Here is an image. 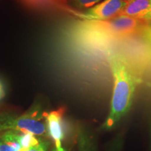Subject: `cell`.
<instances>
[{
	"instance_id": "cell-1",
	"label": "cell",
	"mask_w": 151,
	"mask_h": 151,
	"mask_svg": "<svg viewBox=\"0 0 151 151\" xmlns=\"http://www.w3.org/2000/svg\"><path fill=\"white\" fill-rule=\"evenodd\" d=\"M109 62L113 77V90L110 111L101 128H113L129 111L137 88V81L125 58L121 54L112 53Z\"/></svg>"
},
{
	"instance_id": "cell-2",
	"label": "cell",
	"mask_w": 151,
	"mask_h": 151,
	"mask_svg": "<svg viewBox=\"0 0 151 151\" xmlns=\"http://www.w3.org/2000/svg\"><path fill=\"white\" fill-rule=\"evenodd\" d=\"M46 124L37 112H29L20 116L7 113L0 114V132L15 131L43 135L46 132Z\"/></svg>"
},
{
	"instance_id": "cell-3",
	"label": "cell",
	"mask_w": 151,
	"mask_h": 151,
	"mask_svg": "<svg viewBox=\"0 0 151 151\" xmlns=\"http://www.w3.org/2000/svg\"><path fill=\"white\" fill-rule=\"evenodd\" d=\"M87 25L98 33L116 37L127 36L141 29L143 20L132 17L118 16L104 21H87Z\"/></svg>"
},
{
	"instance_id": "cell-4",
	"label": "cell",
	"mask_w": 151,
	"mask_h": 151,
	"mask_svg": "<svg viewBox=\"0 0 151 151\" xmlns=\"http://www.w3.org/2000/svg\"><path fill=\"white\" fill-rule=\"evenodd\" d=\"M124 4L125 0H103L88 10L72 13L87 21H104L118 16Z\"/></svg>"
},
{
	"instance_id": "cell-5",
	"label": "cell",
	"mask_w": 151,
	"mask_h": 151,
	"mask_svg": "<svg viewBox=\"0 0 151 151\" xmlns=\"http://www.w3.org/2000/svg\"><path fill=\"white\" fill-rule=\"evenodd\" d=\"M46 129L49 135L53 139L56 146V150L62 151V140L64 137L62 111H54L46 116Z\"/></svg>"
},
{
	"instance_id": "cell-6",
	"label": "cell",
	"mask_w": 151,
	"mask_h": 151,
	"mask_svg": "<svg viewBox=\"0 0 151 151\" xmlns=\"http://www.w3.org/2000/svg\"><path fill=\"white\" fill-rule=\"evenodd\" d=\"M150 0H125V4L118 16L132 17L143 20L150 6Z\"/></svg>"
},
{
	"instance_id": "cell-7",
	"label": "cell",
	"mask_w": 151,
	"mask_h": 151,
	"mask_svg": "<svg viewBox=\"0 0 151 151\" xmlns=\"http://www.w3.org/2000/svg\"><path fill=\"white\" fill-rule=\"evenodd\" d=\"M0 141L12 147L16 151H21L22 148L18 141V132L6 131L0 134Z\"/></svg>"
},
{
	"instance_id": "cell-8",
	"label": "cell",
	"mask_w": 151,
	"mask_h": 151,
	"mask_svg": "<svg viewBox=\"0 0 151 151\" xmlns=\"http://www.w3.org/2000/svg\"><path fill=\"white\" fill-rule=\"evenodd\" d=\"M18 138L22 149L32 148L41 143L40 141L35 137V135L30 133H22L18 132Z\"/></svg>"
},
{
	"instance_id": "cell-9",
	"label": "cell",
	"mask_w": 151,
	"mask_h": 151,
	"mask_svg": "<svg viewBox=\"0 0 151 151\" xmlns=\"http://www.w3.org/2000/svg\"><path fill=\"white\" fill-rule=\"evenodd\" d=\"M24 4L32 9H46L52 6L55 0H21Z\"/></svg>"
},
{
	"instance_id": "cell-10",
	"label": "cell",
	"mask_w": 151,
	"mask_h": 151,
	"mask_svg": "<svg viewBox=\"0 0 151 151\" xmlns=\"http://www.w3.org/2000/svg\"><path fill=\"white\" fill-rule=\"evenodd\" d=\"M103 0H70L71 4L76 9L88 10Z\"/></svg>"
},
{
	"instance_id": "cell-11",
	"label": "cell",
	"mask_w": 151,
	"mask_h": 151,
	"mask_svg": "<svg viewBox=\"0 0 151 151\" xmlns=\"http://www.w3.org/2000/svg\"><path fill=\"white\" fill-rule=\"evenodd\" d=\"M21 151H46V148L43 143H40L38 146L32 147V148H27V149H22Z\"/></svg>"
},
{
	"instance_id": "cell-12",
	"label": "cell",
	"mask_w": 151,
	"mask_h": 151,
	"mask_svg": "<svg viewBox=\"0 0 151 151\" xmlns=\"http://www.w3.org/2000/svg\"><path fill=\"white\" fill-rule=\"evenodd\" d=\"M143 37H145L146 40L148 41V43H150L151 45V27H148L146 29L143 30Z\"/></svg>"
},
{
	"instance_id": "cell-13",
	"label": "cell",
	"mask_w": 151,
	"mask_h": 151,
	"mask_svg": "<svg viewBox=\"0 0 151 151\" xmlns=\"http://www.w3.org/2000/svg\"><path fill=\"white\" fill-rule=\"evenodd\" d=\"M0 151H16L12 147L0 141Z\"/></svg>"
},
{
	"instance_id": "cell-14",
	"label": "cell",
	"mask_w": 151,
	"mask_h": 151,
	"mask_svg": "<svg viewBox=\"0 0 151 151\" xmlns=\"http://www.w3.org/2000/svg\"><path fill=\"white\" fill-rule=\"evenodd\" d=\"M122 150V145L121 143L119 141H116V142L113 145L111 151H121Z\"/></svg>"
},
{
	"instance_id": "cell-15",
	"label": "cell",
	"mask_w": 151,
	"mask_h": 151,
	"mask_svg": "<svg viewBox=\"0 0 151 151\" xmlns=\"http://www.w3.org/2000/svg\"><path fill=\"white\" fill-rule=\"evenodd\" d=\"M5 96V90L4 86L3 83L0 81V101L2 99V98Z\"/></svg>"
},
{
	"instance_id": "cell-16",
	"label": "cell",
	"mask_w": 151,
	"mask_h": 151,
	"mask_svg": "<svg viewBox=\"0 0 151 151\" xmlns=\"http://www.w3.org/2000/svg\"><path fill=\"white\" fill-rule=\"evenodd\" d=\"M143 20H147V21H150L151 20V0H150V6H149L148 13H147L144 18H143Z\"/></svg>"
},
{
	"instance_id": "cell-17",
	"label": "cell",
	"mask_w": 151,
	"mask_h": 151,
	"mask_svg": "<svg viewBox=\"0 0 151 151\" xmlns=\"http://www.w3.org/2000/svg\"><path fill=\"white\" fill-rule=\"evenodd\" d=\"M150 145H151V127H150ZM151 147V146H150Z\"/></svg>"
},
{
	"instance_id": "cell-18",
	"label": "cell",
	"mask_w": 151,
	"mask_h": 151,
	"mask_svg": "<svg viewBox=\"0 0 151 151\" xmlns=\"http://www.w3.org/2000/svg\"><path fill=\"white\" fill-rule=\"evenodd\" d=\"M53 151H58V150H54ZM62 151H65V150H62Z\"/></svg>"
},
{
	"instance_id": "cell-19",
	"label": "cell",
	"mask_w": 151,
	"mask_h": 151,
	"mask_svg": "<svg viewBox=\"0 0 151 151\" xmlns=\"http://www.w3.org/2000/svg\"><path fill=\"white\" fill-rule=\"evenodd\" d=\"M149 27H151V24H150V26H149Z\"/></svg>"
}]
</instances>
